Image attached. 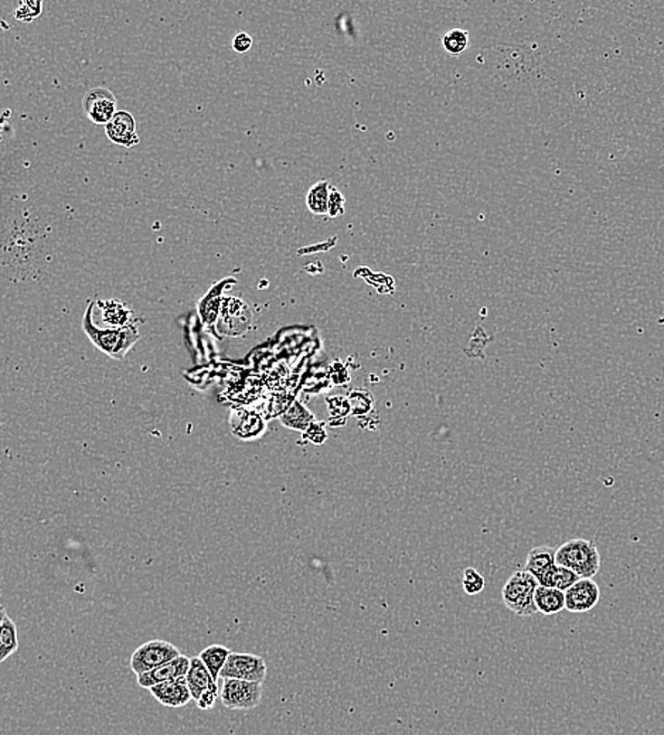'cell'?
<instances>
[{
    "mask_svg": "<svg viewBox=\"0 0 664 735\" xmlns=\"http://www.w3.org/2000/svg\"><path fill=\"white\" fill-rule=\"evenodd\" d=\"M42 2H24V4L20 5L19 9L16 10L14 17L20 20V22L29 24L33 19H36V17L39 16L40 12H42Z\"/></svg>",
    "mask_w": 664,
    "mask_h": 735,
    "instance_id": "cb8c5ba5",
    "label": "cell"
},
{
    "mask_svg": "<svg viewBox=\"0 0 664 735\" xmlns=\"http://www.w3.org/2000/svg\"><path fill=\"white\" fill-rule=\"evenodd\" d=\"M343 203H345V200H343L342 194H340L339 192H336V190H333V193H330V202H329L330 217H337V215H339L340 212H343V211H345V208H343Z\"/></svg>",
    "mask_w": 664,
    "mask_h": 735,
    "instance_id": "484cf974",
    "label": "cell"
},
{
    "mask_svg": "<svg viewBox=\"0 0 664 735\" xmlns=\"http://www.w3.org/2000/svg\"><path fill=\"white\" fill-rule=\"evenodd\" d=\"M98 307L101 308L102 317L109 328L132 327V311L124 303L118 300H108V302H98Z\"/></svg>",
    "mask_w": 664,
    "mask_h": 735,
    "instance_id": "2e32d148",
    "label": "cell"
},
{
    "mask_svg": "<svg viewBox=\"0 0 664 735\" xmlns=\"http://www.w3.org/2000/svg\"><path fill=\"white\" fill-rule=\"evenodd\" d=\"M224 282L220 283V285L214 286V287L207 293L205 297H203L202 303H200V313H202L203 320L205 323H212L217 318V315H219V311H222V305H223V298H222V288L224 287Z\"/></svg>",
    "mask_w": 664,
    "mask_h": 735,
    "instance_id": "44dd1931",
    "label": "cell"
},
{
    "mask_svg": "<svg viewBox=\"0 0 664 735\" xmlns=\"http://www.w3.org/2000/svg\"><path fill=\"white\" fill-rule=\"evenodd\" d=\"M223 706L230 710H252L260 706L262 699V683L224 679L222 692Z\"/></svg>",
    "mask_w": 664,
    "mask_h": 735,
    "instance_id": "5b68a950",
    "label": "cell"
},
{
    "mask_svg": "<svg viewBox=\"0 0 664 735\" xmlns=\"http://www.w3.org/2000/svg\"><path fill=\"white\" fill-rule=\"evenodd\" d=\"M187 684H189L190 692H192L193 700H197L202 697V694L207 690H215L219 692L217 682L214 677L210 674L209 669L203 664L200 658H192L190 662V669L186 674Z\"/></svg>",
    "mask_w": 664,
    "mask_h": 735,
    "instance_id": "4fadbf2b",
    "label": "cell"
},
{
    "mask_svg": "<svg viewBox=\"0 0 664 735\" xmlns=\"http://www.w3.org/2000/svg\"><path fill=\"white\" fill-rule=\"evenodd\" d=\"M601 589L593 579H580L565 591V609L570 612H588L600 603Z\"/></svg>",
    "mask_w": 664,
    "mask_h": 735,
    "instance_id": "ba28073f",
    "label": "cell"
},
{
    "mask_svg": "<svg viewBox=\"0 0 664 735\" xmlns=\"http://www.w3.org/2000/svg\"><path fill=\"white\" fill-rule=\"evenodd\" d=\"M222 325L230 335H240L245 333L251 325V310L240 298H223Z\"/></svg>",
    "mask_w": 664,
    "mask_h": 735,
    "instance_id": "9c48e42d",
    "label": "cell"
},
{
    "mask_svg": "<svg viewBox=\"0 0 664 735\" xmlns=\"http://www.w3.org/2000/svg\"><path fill=\"white\" fill-rule=\"evenodd\" d=\"M19 649V635L14 619L7 617L5 608H2V622H0V662L6 661Z\"/></svg>",
    "mask_w": 664,
    "mask_h": 735,
    "instance_id": "e0dca14e",
    "label": "cell"
},
{
    "mask_svg": "<svg viewBox=\"0 0 664 735\" xmlns=\"http://www.w3.org/2000/svg\"><path fill=\"white\" fill-rule=\"evenodd\" d=\"M105 132L108 139L118 146L132 149L139 143L134 117L125 110H118L111 122L105 127Z\"/></svg>",
    "mask_w": 664,
    "mask_h": 735,
    "instance_id": "7c38bea8",
    "label": "cell"
},
{
    "mask_svg": "<svg viewBox=\"0 0 664 735\" xmlns=\"http://www.w3.org/2000/svg\"><path fill=\"white\" fill-rule=\"evenodd\" d=\"M190 662H192V659L189 656L180 655L179 658L173 659V661L167 662V664H162V666L157 667V669L147 672V674L137 676L138 684L144 687V689L149 690L150 687L157 686V684L186 676L190 669Z\"/></svg>",
    "mask_w": 664,
    "mask_h": 735,
    "instance_id": "8fae6325",
    "label": "cell"
},
{
    "mask_svg": "<svg viewBox=\"0 0 664 735\" xmlns=\"http://www.w3.org/2000/svg\"><path fill=\"white\" fill-rule=\"evenodd\" d=\"M232 651L225 648L223 645H210L204 651L200 652L199 658L202 659L203 664L207 666L214 681H219L222 677V671L227 664L230 655Z\"/></svg>",
    "mask_w": 664,
    "mask_h": 735,
    "instance_id": "ac0fdd59",
    "label": "cell"
},
{
    "mask_svg": "<svg viewBox=\"0 0 664 735\" xmlns=\"http://www.w3.org/2000/svg\"><path fill=\"white\" fill-rule=\"evenodd\" d=\"M580 579L581 577L578 574L574 573L567 567L554 564L538 584L544 587H551V589H558L561 591H567Z\"/></svg>",
    "mask_w": 664,
    "mask_h": 735,
    "instance_id": "d6986e66",
    "label": "cell"
},
{
    "mask_svg": "<svg viewBox=\"0 0 664 735\" xmlns=\"http://www.w3.org/2000/svg\"><path fill=\"white\" fill-rule=\"evenodd\" d=\"M555 563L567 567L581 579H593L601 569L596 544L586 539H571L555 551Z\"/></svg>",
    "mask_w": 664,
    "mask_h": 735,
    "instance_id": "7a4b0ae2",
    "label": "cell"
},
{
    "mask_svg": "<svg viewBox=\"0 0 664 735\" xmlns=\"http://www.w3.org/2000/svg\"><path fill=\"white\" fill-rule=\"evenodd\" d=\"M462 586L463 591L468 596H476V594H480L485 589V577L473 567H468L463 570Z\"/></svg>",
    "mask_w": 664,
    "mask_h": 735,
    "instance_id": "603a6c76",
    "label": "cell"
},
{
    "mask_svg": "<svg viewBox=\"0 0 664 735\" xmlns=\"http://www.w3.org/2000/svg\"><path fill=\"white\" fill-rule=\"evenodd\" d=\"M219 697V692H215V690H207L204 693L202 694L195 703L199 706V709L202 710H210L214 707L215 700Z\"/></svg>",
    "mask_w": 664,
    "mask_h": 735,
    "instance_id": "4316f807",
    "label": "cell"
},
{
    "mask_svg": "<svg viewBox=\"0 0 664 735\" xmlns=\"http://www.w3.org/2000/svg\"><path fill=\"white\" fill-rule=\"evenodd\" d=\"M470 46V34L466 30L453 29L445 33L442 37V47L446 52L460 55Z\"/></svg>",
    "mask_w": 664,
    "mask_h": 735,
    "instance_id": "7402d4cb",
    "label": "cell"
},
{
    "mask_svg": "<svg viewBox=\"0 0 664 735\" xmlns=\"http://www.w3.org/2000/svg\"><path fill=\"white\" fill-rule=\"evenodd\" d=\"M540 586L537 579L526 570L511 574L502 589L505 606L517 617H533L538 614L536 607V589Z\"/></svg>",
    "mask_w": 664,
    "mask_h": 735,
    "instance_id": "3957f363",
    "label": "cell"
},
{
    "mask_svg": "<svg viewBox=\"0 0 664 735\" xmlns=\"http://www.w3.org/2000/svg\"><path fill=\"white\" fill-rule=\"evenodd\" d=\"M329 183H318L308 193L307 204L313 214H327L329 212Z\"/></svg>",
    "mask_w": 664,
    "mask_h": 735,
    "instance_id": "ffe728a7",
    "label": "cell"
},
{
    "mask_svg": "<svg viewBox=\"0 0 664 735\" xmlns=\"http://www.w3.org/2000/svg\"><path fill=\"white\" fill-rule=\"evenodd\" d=\"M179 649L175 645L162 639H154L140 645L130 656V671L137 676L154 671L157 667L179 658Z\"/></svg>",
    "mask_w": 664,
    "mask_h": 735,
    "instance_id": "277c9868",
    "label": "cell"
},
{
    "mask_svg": "<svg viewBox=\"0 0 664 735\" xmlns=\"http://www.w3.org/2000/svg\"><path fill=\"white\" fill-rule=\"evenodd\" d=\"M536 607L543 616H555L565 609V591L538 586L535 596Z\"/></svg>",
    "mask_w": 664,
    "mask_h": 735,
    "instance_id": "5bb4252c",
    "label": "cell"
},
{
    "mask_svg": "<svg viewBox=\"0 0 664 735\" xmlns=\"http://www.w3.org/2000/svg\"><path fill=\"white\" fill-rule=\"evenodd\" d=\"M85 114L95 125H105L111 122L118 114L117 98L109 90L92 88L82 99Z\"/></svg>",
    "mask_w": 664,
    "mask_h": 735,
    "instance_id": "52a82bcc",
    "label": "cell"
},
{
    "mask_svg": "<svg viewBox=\"0 0 664 735\" xmlns=\"http://www.w3.org/2000/svg\"><path fill=\"white\" fill-rule=\"evenodd\" d=\"M554 564H557L555 563V551L548 546H538L528 553L525 570L533 574L540 583L541 579L547 574Z\"/></svg>",
    "mask_w": 664,
    "mask_h": 735,
    "instance_id": "9a60e30c",
    "label": "cell"
},
{
    "mask_svg": "<svg viewBox=\"0 0 664 735\" xmlns=\"http://www.w3.org/2000/svg\"><path fill=\"white\" fill-rule=\"evenodd\" d=\"M92 310H94V303H91L87 308L84 321H82L85 334L89 335L90 341L98 350L112 356L115 360H121L127 355L128 351L138 343L139 333L134 325L127 328H109V330L97 327L92 320Z\"/></svg>",
    "mask_w": 664,
    "mask_h": 735,
    "instance_id": "6da1fadb",
    "label": "cell"
},
{
    "mask_svg": "<svg viewBox=\"0 0 664 735\" xmlns=\"http://www.w3.org/2000/svg\"><path fill=\"white\" fill-rule=\"evenodd\" d=\"M149 692L162 706L170 707V709L187 706L193 700L186 676L157 684V686L150 687Z\"/></svg>",
    "mask_w": 664,
    "mask_h": 735,
    "instance_id": "30bf717a",
    "label": "cell"
},
{
    "mask_svg": "<svg viewBox=\"0 0 664 735\" xmlns=\"http://www.w3.org/2000/svg\"><path fill=\"white\" fill-rule=\"evenodd\" d=\"M232 49L240 54L250 52L252 49V37L248 33H237L232 40Z\"/></svg>",
    "mask_w": 664,
    "mask_h": 735,
    "instance_id": "d4e9b609",
    "label": "cell"
},
{
    "mask_svg": "<svg viewBox=\"0 0 664 735\" xmlns=\"http://www.w3.org/2000/svg\"><path fill=\"white\" fill-rule=\"evenodd\" d=\"M267 677V664L262 656L254 654L232 652L222 671V679L264 683Z\"/></svg>",
    "mask_w": 664,
    "mask_h": 735,
    "instance_id": "8992f818",
    "label": "cell"
}]
</instances>
